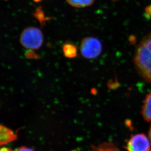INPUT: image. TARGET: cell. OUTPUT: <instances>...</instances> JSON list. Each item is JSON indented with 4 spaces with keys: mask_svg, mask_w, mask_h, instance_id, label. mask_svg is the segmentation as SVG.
<instances>
[{
    "mask_svg": "<svg viewBox=\"0 0 151 151\" xmlns=\"http://www.w3.org/2000/svg\"><path fill=\"white\" fill-rule=\"evenodd\" d=\"M134 62L140 76L151 83V34L144 37L137 46Z\"/></svg>",
    "mask_w": 151,
    "mask_h": 151,
    "instance_id": "obj_1",
    "label": "cell"
},
{
    "mask_svg": "<svg viewBox=\"0 0 151 151\" xmlns=\"http://www.w3.org/2000/svg\"><path fill=\"white\" fill-rule=\"evenodd\" d=\"M43 33L36 27L26 28L22 32L20 39L24 47L31 50L39 49L43 44Z\"/></svg>",
    "mask_w": 151,
    "mask_h": 151,
    "instance_id": "obj_2",
    "label": "cell"
},
{
    "mask_svg": "<svg viewBox=\"0 0 151 151\" xmlns=\"http://www.w3.org/2000/svg\"><path fill=\"white\" fill-rule=\"evenodd\" d=\"M80 49L83 57L93 59L97 58L101 54L103 46L101 42L97 38L87 37L81 40Z\"/></svg>",
    "mask_w": 151,
    "mask_h": 151,
    "instance_id": "obj_3",
    "label": "cell"
},
{
    "mask_svg": "<svg viewBox=\"0 0 151 151\" xmlns=\"http://www.w3.org/2000/svg\"><path fill=\"white\" fill-rule=\"evenodd\" d=\"M151 141L144 134L133 135L127 141L128 151H151Z\"/></svg>",
    "mask_w": 151,
    "mask_h": 151,
    "instance_id": "obj_4",
    "label": "cell"
},
{
    "mask_svg": "<svg viewBox=\"0 0 151 151\" xmlns=\"http://www.w3.org/2000/svg\"><path fill=\"white\" fill-rule=\"evenodd\" d=\"M16 135L7 127L0 125V145L7 144L15 139Z\"/></svg>",
    "mask_w": 151,
    "mask_h": 151,
    "instance_id": "obj_5",
    "label": "cell"
},
{
    "mask_svg": "<svg viewBox=\"0 0 151 151\" xmlns=\"http://www.w3.org/2000/svg\"><path fill=\"white\" fill-rule=\"evenodd\" d=\"M141 114L145 121L151 122V92L147 94L144 100Z\"/></svg>",
    "mask_w": 151,
    "mask_h": 151,
    "instance_id": "obj_6",
    "label": "cell"
},
{
    "mask_svg": "<svg viewBox=\"0 0 151 151\" xmlns=\"http://www.w3.org/2000/svg\"><path fill=\"white\" fill-rule=\"evenodd\" d=\"M62 51L65 57L68 58H75L78 54L77 47L69 42L64 43L63 45Z\"/></svg>",
    "mask_w": 151,
    "mask_h": 151,
    "instance_id": "obj_7",
    "label": "cell"
},
{
    "mask_svg": "<svg viewBox=\"0 0 151 151\" xmlns=\"http://www.w3.org/2000/svg\"><path fill=\"white\" fill-rule=\"evenodd\" d=\"M70 6L77 8H84L90 6L95 0H66Z\"/></svg>",
    "mask_w": 151,
    "mask_h": 151,
    "instance_id": "obj_8",
    "label": "cell"
},
{
    "mask_svg": "<svg viewBox=\"0 0 151 151\" xmlns=\"http://www.w3.org/2000/svg\"><path fill=\"white\" fill-rule=\"evenodd\" d=\"M117 147L113 143L107 142L93 148L92 151H117Z\"/></svg>",
    "mask_w": 151,
    "mask_h": 151,
    "instance_id": "obj_9",
    "label": "cell"
},
{
    "mask_svg": "<svg viewBox=\"0 0 151 151\" xmlns=\"http://www.w3.org/2000/svg\"><path fill=\"white\" fill-rule=\"evenodd\" d=\"M34 16L41 24L48 20L45 16L44 13L43 12V10H42L40 7L37 8L36 10V13L34 14Z\"/></svg>",
    "mask_w": 151,
    "mask_h": 151,
    "instance_id": "obj_10",
    "label": "cell"
},
{
    "mask_svg": "<svg viewBox=\"0 0 151 151\" xmlns=\"http://www.w3.org/2000/svg\"><path fill=\"white\" fill-rule=\"evenodd\" d=\"M15 151H34L32 149L26 147H21L17 149Z\"/></svg>",
    "mask_w": 151,
    "mask_h": 151,
    "instance_id": "obj_11",
    "label": "cell"
},
{
    "mask_svg": "<svg viewBox=\"0 0 151 151\" xmlns=\"http://www.w3.org/2000/svg\"><path fill=\"white\" fill-rule=\"evenodd\" d=\"M0 151H13L11 149L7 147H2L0 148Z\"/></svg>",
    "mask_w": 151,
    "mask_h": 151,
    "instance_id": "obj_12",
    "label": "cell"
},
{
    "mask_svg": "<svg viewBox=\"0 0 151 151\" xmlns=\"http://www.w3.org/2000/svg\"><path fill=\"white\" fill-rule=\"evenodd\" d=\"M146 12L147 13L151 15V6L147 7L146 9Z\"/></svg>",
    "mask_w": 151,
    "mask_h": 151,
    "instance_id": "obj_13",
    "label": "cell"
},
{
    "mask_svg": "<svg viewBox=\"0 0 151 151\" xmlns=\"http://www.w3.org/2000/svg\"><path fill=\"white\" fill-rule=\"evenodd\" d=\"M148 137L149 138V139H150L151 142V126L150 127V129L149 130Z\"/></svg>",
    "mask_w": 151,
    "mask_h": 151,
    "instance_id": "obj_14",
    "label": "cell"
},
{
    "mask_svg": "<svg viewBox=\"0 0 151 151\" xmlns=\"http://www.w3.org/2000/svg\"><path fill=\"white\" fill-rule=\"evenodd\" d=\"M34 1H36V2H39V1H41V0H33Z\"/></svg>",
    "mask_w": 151,
    "mask_h": 151,
    "instance_id": "obj_15",
    "label": "cell"
},
{
    "mask_svg": "<svg viewBox=\"0 0 151 151\" xmlns=\"http://www.w3.org/2000/svg\"><path fill=\"white\" fill-rule=\"evenodd\" d=\"M113 1H117V0H113Z\"/></svg>",
    "mask_w": 151,
    "mask_h": 151,
    "instance_id": "obj_16",
    "label": "cell"
}]
</instances>
